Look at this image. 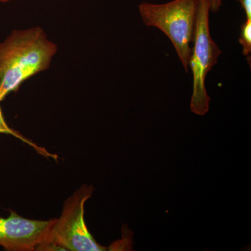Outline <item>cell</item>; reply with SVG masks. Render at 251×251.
<instances>
[{
    "label": "cell",
    "mask_w": 251,
    "mask_h": 251,
    "mask_svg": "<svg viewBox=\"0 0 251 251\" xmlns=\"http://www.w3.org/2000/svg\"><path fill=\"white\" fill-rule=\"evenodd\" d=\"M1 103L0 101V134H7L11 135L14 136L15 138H18V139L22 140L24 143L28 144L30 145L33 148L35 149L36 151L40 152L41 154H44L47 156H53V155L50 154V153L44 148H41L40 147L37 146L35 144L31 143L27 138H25L23 135H21L17 130H14V128H11L8 125L7 122L5 120L4 115H3L2 109L1 107Z\"/></svg>",
    "instance_id": "cell-6"
},
{
    "label": "cell",
    "mask_w": 251,
    "mask_h": 251,
    "mask_svg": "<svg viewBox=\"0 0 251 251\" xmlns=\"http://www.w3.org/2000/svg\"><path fill=\"white\" fill-rule=\"evenodd\" d=\"M198 0H173L165 4L142 2L139 12L144 24L163 31L174 46L186 72L197 23Z\"/></svg>",
    "instance_id": "cell-2"
},
{
    "label": "cell",
    "mask_w": 251,
    "mask_h": 251,
    "mask_svg": "<svg viewBox=\"0 0 251 251\" xmlns=\"http://www.w3.org/2000/svg\"><path fill=\"white\" fill-rule=\"evenodd\" d=\"M211 12L216 13L223 6V0H209Z\"/></svg>",
    "instance_id": "cell-9"
},
{
    "label": "cell",
    "mask_w": 251,
    "mask_h": 251,
    "mask_svg": "<svg viewBox=\"0 0 251 251\" xmlns=\"http://www.w3.org/2000/svg\"><path fill=\"white\" fill-rule=\"evenodd\" d=\"M9 212V217L0 218V246L8 251H37L48 240L56 219L32 220Z\"/></svg>",
    "instance_id": "cell-5"
},
{
    "label": "cell",
    "mask_w": 251,
    "mask_h": 251,
    "mask_svg": "<svg viewBox=\"0 0 251 251\" xmlns=\"http://www.w3.org/2000/svg\"><path fill=\"white\" fill-rule=\"evenodd\" d=\"M210 4L209 0H198L197 23L193 43L189 67L193 72V95L191 110L196 115H205L209 111L210 98L206 93V76L216 65L222 53L211 38L209 29Z\"/></svg>",
    "instance_id": "cell-4"
},
{
    "label": "cell",
    "mask_w": 251,
    "mask_h": 251,
    "mask_svg": "<svg viewBox=\"0 0 251 251\" xmlns=\"http://www.w3.org/2000/svg\"><path fill=\"white\" fill-rule=\"evenodd\" d=\"M93 186L82 185L68 198L62 214L56 219L48 240L37 251H103L86 226L85 205L92 194Z\"/></svg>",
    "instance_id": "cell-3"
},
{
    "label": "cell",
    "mask_w": 251,
    "mask_h": 251,
    "mask_svg": "<svg viewBox=\"0 0 251 251\" xmlns=\"http://www.w3.org/2000/svg\"><path fill=\"white\" fill-rule=\"evenodd\" d=\"M11 1V0H0V2H7V1Z\"/></svg>",
    "instance_id": "cell-10"
},
{
    "label": "cell",
    "mask_w": 251,
    "mask_h": 251,
    "mask_svg": "<svg viewBox=\"0 0 251 251\" xmlns=\"http://www.w3.org/2000/svg\"><path fill=\"white\" fill-rule=\"evenodd\" d=\"M239 44L242 46V54L251 59V19H247L246 22L241 26Z\"/></svg>",
    "instance_id": "cell-7"
},
{
    "label": "cell",
    "mask_w": 251,
    "mask_h": 251,
    "mask_svg": "<svg viewBox=\"0 0 251 251\" xmlns=\"http://www.w3.org/2000/svg\"><path fill=\"white\" fill-rule=\"evenodd\" d=\"M57 52V46L42 28L14 29L0 43V101L47 70Z\"/></svg>",
    "instance_id": "cell-1"
},
{
    "label": "cell",
    "mask_w": 251,
    "mask_h": 251,
    "mask_svg": "<svg viewBox=\"0 0 251 251\" xmlns=\"http://www.w3.org/2000/svg\"><path fill=\"white\" fill-rule=\"evenodd\" d=\"M245 11L247 19H251V0H237Z\"/></svg>",
    "instance_id": "cell-8"
}]
</instances>
